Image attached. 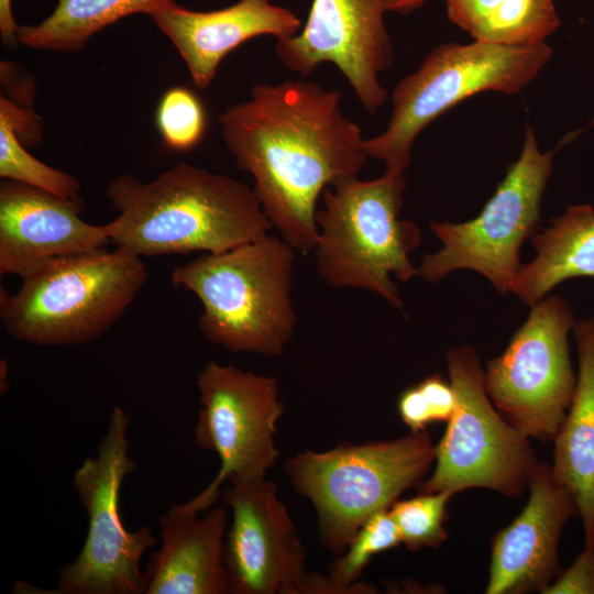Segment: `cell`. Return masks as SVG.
<instances>
[{
	"instance_id": "6da1fadb",
	"label": "cell",
	"mask_w": 594,
	"mask_h": 594,
	"mask_svg": "<svg viewBox=\"0 0 594 594\" xmlns=\"http://www.w3.org/2000/svg\"><path fill=\"white\" fill-rule=\"evenodd\" d=\"M342 98L340 90L302 79L263 82L218 118L272 226L300 254L315 250L323 190L358 177L369 157L360 125L341 111Z\"/></svg>"
},
{
	"instance_id": "7a4b0ae2",
	"label": "cell",
	"mask_w": 594,
	"mask_h": 594,
	"mask_svg": "<svg viewBox=\"0 0 594 594\" xmlns=\"http://www.w3.org/2000/svg\"><path fill=\"white\" fill-rule=\"evenodd\" d=\"M106 196L118 211L110 242L141 257L222 253L273 228L253 188L184 162L146 183L121 174Z\"/></svg>"
},
{
	"instance_id": "3957f363",
	"label": "cell",
	"mask_w": 594,
	"mask_h": 594,
	"mask_svg": "<svg viewBox=\"0 0 594 594\" xmlns=\"http://www.w3.org/2000/svg\"><path fill=\"white\" fill-rule=\"evenodd\" d=\"M294 248L270 233L173 270L170 282L201 302L205 338L231 352L277 356L294 337Z\"/></svg>"
},
{
	"instance_id": "277c9868",
	"label": "cell",
	"mask_w": 594,
	"mask_h": 594,
	"mask_svg": "<svg viewBox=\"0 0 594 594\" xmlns=\"http://www.w3.org/2000/svg\"><path fill=\"white\" fill-rule=\"evenodd\" d=\"M148 277L142 257L105 248L55 257L0 288V319L12 338L41 346L77 345L103 336Z\"/></svg>"
},
{
	"instance_id": "5b68a950",
	"label": "cell",
	"mask_w": 594,
	"mask_h": 594,
	"mask_svg": "<svg viewBox=\"0 0 594 594\" xmlns=\"http://www.w3.org/2000/svg\"><path fill=\"white\" fill-rule=\"evenodd\" d=\"M405 174L370 180L352 177L326 188L316 211L318 240L312 253L324 283L363 288L403 310L398 286L417 275L409 260L421 240L418 227L399 219Z\"/></svg>"
},
{
	"instance_id": "8992f818",
	"label": "cell",
	"mask_w": 594,
	"mask_h": 594,
	"mask_svg": "<svg viewBox=\"0 0 594 594\" xmlns=\"http://www.w3.org/2000/svg\"><path fill=\"white\" fill-rule=\"evenodd\" d=\"M552 53L547 43L508 46L474 41L435 47L394 88L389 122L382 133L364 139L366 155L383 161L387 174H405L414 142L427 125L476 94L520 92Z\"/></svg>"
},
{
	"instance_id": "52a82bcc",
	"label": "cell",
	"mask_w": 594,
	"mask_h": 594,
	"mask_svg": "<svg viewBox=\"0 0 594 594\" xmlns=\"http://www.w3.org/2000/svg\"><path fill=\"white\" fill-rule=\"evenodd\" d=\"M436 460L426 431L391 441L345 444L290 458L286 476L316 508L322 544L343 554L361 526L420 483Z\"/></svg>"
},
{
	"instance_id": "ba28073f",
	"label": "cell",
	"mask_w": 594,
	"mask_h": 594,
	"mask_svg": "<svg viewBox=\"0 0 594 594\" xmlns=\"http://www.w3.org/2000/svg\"><path fill=\"white\" fill-rule=\"evenodd\" d=\"M129 417L116 406L95 458L74 473V487L88 515V532L75 561L58 572L64 594H141L150 575L140 568L146 550L157 544L148 527L130 531L120 515V491L136 469L129 455Z\"/></svg>"
},
{
	"instance_id": "9c48e42d",
	"label": "cell",
	"mask_w": 594,
	"mask_h": 594,
	"mask_svg": "<svg viewBox=\"0 0 594 594\" xmlns=\"http://www.w3.org/2000/svg\"><path fill=\"white\" fill-rule=\"evenodd\" d=\"M447 363L457 406L421 492L454 494L480 487L509 497L521 495L538 463L529 437L494 409L474 349L450 350Z\"/></svg>"
},
{
	"instance_id": "30bf717a",
	"label": "cell",
	"mask_w": 594,
	"mask_h": 594,
	"mask_svg": "<svg viewBox=\"0 0 594 594\" xmlns=\"http://www.w3.org/2000/svg\"><path fill=\"white\" fill-rule=\"evenodd\" d=\"M552 157L553 152L540 151L528 127L518 160L508 166L481 213L462 223L430 224L442 248L422 257L417 275L435 283L453 271L472 270L499 293L510 292L521 267L520 248L539 223Z\"/></svg>"
},
{
	"instance_id": "8fae6325",
	"label": "cell",
	"mask_w": 594,
	"mask_h": 594,
	"mask_svg": "<svg viewBox=\"0 0 594 594\" xmlns=\"http://www.w3.org/2000/svg\"><path fill=\"white\" fill-rule=\"evenodd\" d=\"M574 316L560 296L541 299L487 363L485 391L507 420L529 438L553 440L571 404L576 377L568 345Z\"/></svg>"
},
{
	"instance_id": "7c38bea8",
	"label": "cell",
	"mask_w": 594,
	"mask_h": 594,
	"mask_svg": "<svg viewBox=\"0 0 594 594\" xmlns=\"http://www.w3.org/2000/svg\"><path fill=\"white\" fill-rule=\"evenodd\" d=\"M200 409L195 442L221 462L211 484L184 507L200 513L216 503L219 487L264 479L279 451L274 441L284 406L277 380L208 362L197 375Z\"/></svg>"
},
{
	"instance_id": "4fadbf2b",
	"label": "cell",
	"mask_w": 594,
	"mask_h": 594,
	"mask_svg": "<svg viewBox=\"0 0 594 594\" xmlns=\"http://www.w3.org/2000/svg\"><path fill=\"white\" fill-rule=\"evenodd\" d=\"M224 541L229 593L337 594L328 576L311 573L306 552L276 485L264 479L231 484Z\"/></svg>"
},
{
	"instance_id": "5bb4252c",
	"label": "cell",
	"mask_w": 594,
	"mask_h": 594,
	"mask_svg": "<svg viewBox=\"0 0 594 594\" xmlns=\"http://www.w3.org/2000/svg\"><path fill=\"white\" fill-rule=\"evenodd\" d=\"M388 0H312L308 19L295 36L277 40L278 59L309 76L324 63L345 77L365 111L374 114L386 101L380 75L393 63L385 25Z\"/></svg>"
},
{
	"instance_id": "9a60e30c",
	"label": "cell",
	"mask_w": 594,
	"mask_h": 594,
	"mask_svg": "<svg viewBox=\"0 0 594 594\" xmlns=\"http://www.w3.org/2000/svg\"><path fill=\"white\" fill-rule=\"evenodd\" d=\"M529 498L493 540L487 594L542 592L560 574L557 548L565 521L578 516L574 498L547 463L531 471Z\"/></svg>"
},
{
	"instance_id": "2e32d148",
	"label": "cell",
	"mask_w": 594,
	"mask_h": 594,
	"mask_svg": "<svg viewBox=\"0 0 594 594\" xmlns=\"http://www.w3.org/2000/svg\"><path fill=\"white\" fill-rule=\"evenodd\" d=\"M84 202L2 179L0 275L22 276L55 257L89 252L110 242L106 224L80 217Z\"/></svg>"
},
{
	"instance_id": "e0dca14e",
	"label": "cell",
	"mask_w": 594,
	"mask_h": 594,
	"mask_svg": "<svg viewBox=\"0 0 594 594\" xmlns=\"http://www.w3.org/2000/svg\"><path fill=\"white\" fill-rule=\"evenodd\" d=\"M148 15L184 59L194 85L206 89L221 61L244 42L260 35L277 40L295 36L301 20L270 0H239L213 11H193L166 1Z\"/></svg>"
},
{
	"instance_id": "ac0fdd59",
	"label": "cell",
	"mask_w": 594,
	"mask_h": 594,
	"mask_svg": "<svg viewBox=\"0 0 594 594\" xmlns=\"http://www.w3.org/2000/svg\"><path fill=\"white\" fill-rule=\"evenodd\" d=\"M182 504L161 514V547L147 568L145 594H224L228 512L213 508L202 517Z\"/></svg>"
},
{
	"instance_id": "d6986e66",
	"label": "cell",
	"mask_w": 594,
	"mask_h": 594,
	"mask_svg": "<svg viewBox=\"0 0 594 594\" xmlns=\"http://www.w3.org/2000/svg\"><path fill=\"white\" fill-rule=\"evenodd\" d=\"M579 374L574 394L558 430L552 473L575 501L585 532V548H594V317L574 326Z\"/></svg>"
},
{
	"instance_id": "ffe728a7",
	"label": "cell",
	"mask_w": 594,
	"mask_h": 594,
	"mask_svg": "<svg viewBox=\"0 0 594 594\" xmlns=\"http://www.w3.org/2000/svg\"><path fill=\"white\" fill-rule=\"evenodd\" d=\"M551 226L535 233L537 252L521 265L510 292L532 307L558 284L574 277H594V209L590 205L570 206L550 220Z\"/></svg>"
},
{
	"instance_id": "44dd1931",
	"label": "cell",
	"mask_w": 594,
	"mask_h": 594,
	"mask_svg": "<svg viewBox=\"0 0 594 594\" xmlns=\"http://www.w3.org/2000/svg\"><path fill=\"white\" fill-rule=\"evenodd\" d=\"M169 0H58L36 25L18 30V43L42 51L78 52L89 38L120 19L146 13Z\"/></svg>"
},
{
	"instance_id": "7402d4cb",
	"label": "cell",
	"mask_w": 594,
	"mask_h": 594,
	"mask_svg": "<svg viewBox=\"0 0 594 594\" xmlns=\"http://www.w3.org/2000/svg\"><path fill=\"white\" fill-rule=\"evenodd\" d=\"M40 118L20 108L3 95L0 97V177L26 184L56 196L76 199L80 183L68 173L56 169L30 154L25 144L38 142Z\"/></svg>"
},
{
	"instance_id": "603a6c76",
	"label": "cell",
	"mask_w": 594,
	"mask_h": 594,
	"mask_svg": "<svg viewBox=\"0 0 594 594\" xmlns=\"http://www.w3.org/2000/svg\"><path fill=\"white\" fill-rule=\"evenodd\" d=\"M554 0H502L474 41L532 46L546 43L560 25Z\"/></svg>"
},
{
	"instance_id": "cb8c5ba5",
	"label": "cell",
	"mask_w": 594,
	"mask_h": 594,
	"mask_svg": "<svg viewBox=\"0 0 594 594\" xmlns=\"http://www.w3.org/2000/svg\"><path fill=\"white\" fill-rule=\"evenodd\" d=\"M402 543L398 528L388 509L372 515L350 541L346 553L331 565L328 575L337 594L373 593L356 583L372 557Z\"/></svg>"
},
{
	"instance_id": "d4e9b609",
	"label": "cell",
	"mask_w": 594,
	"mask_h": 594,
	"mask_svg": "<svg viewBox=\"0 0 594 594\" xmlns=\"http://www.w3.org/2000/svg\"><path fill=\"white\" fill-rule=\"evenodd\" d=\"M452 495L450 492H421L413 498L394 502L389 513L398 528L402 543L411 551L439 547L448 538L443 524Z\"/></svg>"
},
{
	"instance_id": "484cf974",
	"label": "cell",
	"mask_w": 594,
	"mask_h": 594,
	"mask_svg": "<svg viewBox=\"0 0 594 594\" xmlns=\"http://www.w3.org/2000/svg\"><path fill=\"white\" fill-rule=\"evenodd\" d=\"M206 124L205 108L191 90L175 86L164 92L156 110V125L167 147L175 151L196 147Z\"/></svg>"
},
{
	"instance_id": "4316f807",
	"label": "cell",
	"mask_w": 594,
	"mask_h": 594,
	"mask_svg": "<svg viewBox=\"0 0 594 594\" xmlns=\"http://www.w3.org/2000/svg\"><path fill=\"white\" fill-rule=\"evenodd\" d=\"M541 593L594 594V548H585L573 564L560 573Z\"/></svg>"
},
{
	"instance_id": "83f0119b",
	"label": "cell",
	"mask_w": 594,
	"mask_h": 594,
	"mask_svg": "<svg viewBox=\"0 0 594 594\" xmlns=\"http://www.w3.org/2000/svg\"><path fill=\"white\" fill-rule=\"evenodd\" d=\"M450 21L472 37L496 10L502 0H443Z\"/></svg>"
},
{
	"instance_id": "f1b7e54d",
	"label": "cell",
	"mask_w": 594,
	"mask_h": 594,
	"mask_svg": "<svg viewBox=\"0 0 594 594\" xmlns=\"http://www.w3.org/2000/svg\"><path fill=\"white\" fill-rule=\"evenodd\" d=\"M417 386L428 403L433 422L449 421L457 406V396L451 383L446 382L440 374H433L424 378Z\"/></svg>"
},
{
	"instance_id": "f546056e",
	"label": "cell",
	"mask_w": 594,
	"mask_h": 594,
	"mask_svg": "<svg viewBox=\"0 0 594 594\" xmlns=\"http://www.w3.org/2000/svg\"><path fill=\"white\" fill-rule=\"evenodd\" d=\"M398 411L411 432L425 431L426 427L433 422L428 403L417 385L406 388L400 394Z\"/></svg>"
},
{
	"instance_id": "4dcf8cb0",
	"label": "cell",
	"mask_w": 594,
	"mask_h": 594,
	"mask_svg": "<svg viewBox=\"0 0 594 594\" xmlns=\"http://www.w3.org/2000/svg\"><path fill=\"white\" fill-rule=\"evenodd\" d=\"M19 28L13 16L11 0H0V34L6 45L14 46L18 43Z\"/></svg>"
},
{
	"instance_id": "1f68e13d",
	"label": "cell",
	"mask_w": 594,
	"mask_h": 594,
	"mask_svg": "<svg viewBox=\"0 0 594 594\" xmlns=\"http://www.w3.org/2000/svg\"><path fill=\"white\" fill-rule=\"evenodd\" d=\"M427 0H388V11L402 14L410 13L420 8Z\"/></svg>"
}]
</instances>
